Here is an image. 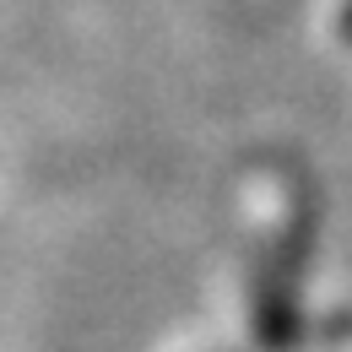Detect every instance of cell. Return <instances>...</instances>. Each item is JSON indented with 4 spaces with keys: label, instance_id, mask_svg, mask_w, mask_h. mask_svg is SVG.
I'll use <instances>...</instances> for the list:
<instances>
[{
    "label": "cell",
    "instance_id": "obj_1",
    "mask_svg": "<svg viewBox=\"0 0 352 352\" xmlns=\"http://www.w3.org/2000/svg\"><path fill=\"white\" fill-rule=\"evenodd\" d=\"M342 28H347V33H352V6H347V11H342Z\"/></svg>",
    "mask_w": 352,
    "mask_h": 352
}]
</instances>
